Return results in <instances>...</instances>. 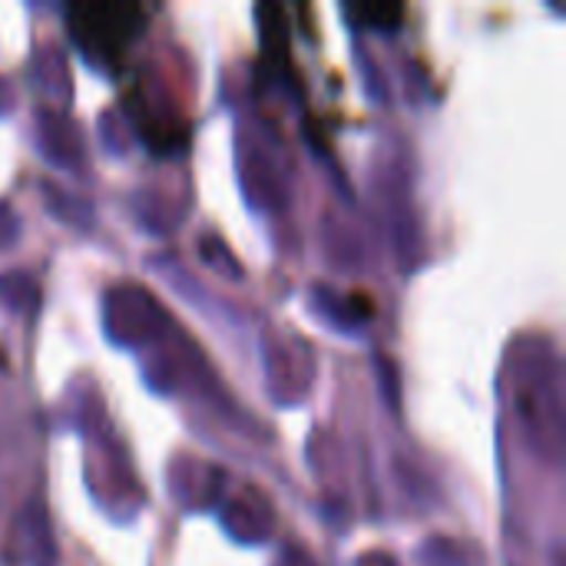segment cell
Masks as SVG:
<instances>
[{
    "label": "cell",
    "mask_w": 566,
    "mask_h": 566,
    "mask_svg": "<svg viewBox=\"0 0 566 566\" xmlns=\"http://www.w3.org/2000/svg\"><path fill=\"white\" fill-rule=\"evenodd\" d=\"M143 10L136 3H83L70 10V23L76 40L90 53L119 56L129 36H136Z\"/></svg>",
    "instance_id": "1"
}]
</instances>
